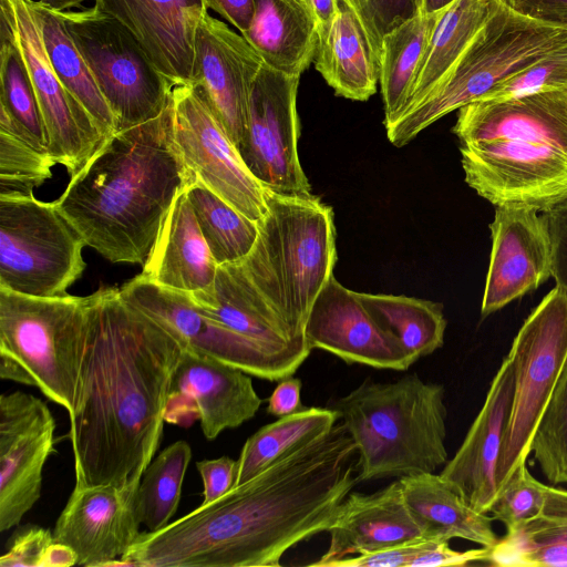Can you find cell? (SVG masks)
<instances>
[{
	"mask_svg": "<svg viewBox=\"0 0 567 567\" xmlns=\"http://www.w3.org/2000/svg\"><path fill=\"white\" fill-rule=\"evenodd\" d=\"M550 90H567V43L503 81L482 100H504Z\"/></svg>",
	"mask_w": 567,
	"mask_h": 567,
	"instance_id": "42",
	"label": "cell"
},
{
	"mask_svg": "<svg viewBox=\"0 0 567 567\" xmlns=\"http://www.w3.org/2000/svg\"><path fill=\"white\" fill-rule=\"evenodd\" d=\"M326 40L318 44L315 65L336 95L367 101L377 91L380 62L357 14L342 0Z\"/></svg>",
	"mask_w": 567,
	"mask_h": 567,
	"instance_id": "29",
	"label": "cell"
},
{
	"mask_svg": "<svg viewBox=\"0 0 567 567\" xmlns=\"http://www.w3.org/2000/svg\"><path fill=\"white\" fill-rule=\"evenodd\" d=\"M0 28L10 34L24 61L43 120L49 154L73 177L105 137L58 78L44 47L34 0H0Z\"/></svg>",
	"mask_w": 567,
	"mask_h": 567,
	"instance_id": "13",
	"label": "cell"
},
{
	"mask_svg": "<svg viewBox=\"0 0 567 567\" xmlns=\"http://www.w3.org/2000/svg\"><path fill=\"white\" fill-rule=\"evenodd\" d=\"M305 334L311 349L328 351L348 364L398 371L413 364L399 341L368 312L358 292L334 276L315 300Z\"/></svg>",
	"mask_w": 567,
	"mask_h": 567,
	"instance_id": "20",
	"label": "cell"
},
{
	"mask_svg": "<svg viewBox=\"0 0 567 567\" xmlns=\"http://www.w3.org/2000/svg\"><path fill=\"white\" fill-rule=\"evenodd\" d=\"M534 461L554 485H567V361L534 434Z\"/></svg>",
	"mask_w": 567,
	"mask_h": 567,
	"instance_id": "39",
	"label": "cell"
},
{
	"mask_svg": "<svg viewBox=\"0 0 567 567\" xmlns=\"http://www.w3.org/2000/svg\"><path fill=\"white\" fill-rule=\"evenodd\" d=\"M86 326L69 415L75 486L137 489L162 440L184 344L117 288L86 296Z\"/></svg>",
	"mask_w": 567,
	"mask_h": 567,
	"instance_id": "2",
	"label": "cell"
},
{
	"mask_svg": "<svg viewBox=\"0 0 567 567\" xmlns=\"http://www.w3.org/2000/svg\"><path fill=\"white\" fill-rule=\"evenodd\" d=\"M261 403L248 373L184 347L164 419L182 427L199 421L204 436L212 441L252 419Z\"/></svg>",
	"mask_w": 567,
	"mask_h": 567,
	"instance_id": "17",
	"label": "cell"
},
{
	"mask_svg": "<svg viewBox=\"0 0 567 567\" xmlns=\"http://www.w3.org/2000/svg\"><path fill=\"white\" fill-rule=\"evenodd\" d=\"M567 43V29L522 17L495 0L489 18L444 76L414 105L385 125L396 147Z\"/></svg>",
	"mask_w": 567,
	"mask_h": 567,
	"instance_id": "7",
	"label": "cell"
},
{
	"mask_svg": "<svg viewBox=\"0 0 567 567\" xmlns=\"http://www.w3.org/2000/svg\"><path fill=\"white\" fill-rule=\"evenodd\" d=\"M0 30V106L48 148L43 120L24 61L10 34L3 28Z\"/></svg>",
	"mask_w": 567,
	"mask_h": 567,
	"instance_id": "38",
	"label": "cell"
},
{
	"mask_svg": "<svg viewBox=\"0 0 567 567\" xmlns=\"http://www.w3.org/2000/svg\"><path fill=\"white\" fill-rule=\"evenodd\" d=\"M84 247L54 202L0 196V287L35 297L66 295L86 267Z\"/></svg>",
	"mask_w": 567,
	"mask_h": 567,
	"instance_id": "9",
	"label": "cell"
},
{
	"mask_svg": "<svg viewBox=\"0 0 567 567\" xmlns=\"http://www.w3.org/2000/svg\"><path fill=\"white\" fill-rule=\"evenodd\" d=\"M302 383L291 375L281 380L268 399L267 412L282 417L303 408L300 401Z\"/></svg>",
	"mask_w": 567,
	"mask_h": 567,
	"instance_id": "50",
	"label": "cell"
},
{
	"mask_svg": "<svg viewBox=\"0 0 567 567\" xmlns=\"http://www.w3.org/2000/svg\"><path fill=\"white\" fill-rule=\"evenodd\" d=\"M338 421V413L329 406H303L260 427L247 439L241 449L233 487L249 481L293 451L324 436Z\"/></svg>",
	"mask_w": 567,
	"mask_h": 567,
	"instance_id": "32",
	"label": "cell"
},
{
	"mask_svg": "<svg viewBox=\"0 0 567 567\" xmlns=\"http://www.w3.org/2000/svg\"><path fill=\"white\" fill-rule=\"evenodd\" d=\"M318 25V44L322 43L337 13L336 0H308Z\"/></svg>",
	"mask_w": 567,
	"mask_h": 567,
	"instance_id": "52",
	"label": "cell"
},
{
	"mask_svg": "<svg viewBox=\"0 0 567 567\" xmlns=\"http://www.w3.org/2000/svg\"><path fill=\"white\" fill-rule=\"evenodd\" d=\"M204 485L203 505L212 503L233 488L236 477L237 461L221 456L196 463Z\"/></svg>",
	"mask_w": 567,
	"mask_h": 567,
	"instance_id": "47",
	"label": "cell"
},
{
	"mask_svg": "<svg viewBox=\"0 0 567 567\" xmlns=\"http://www.w3.org/2000/svg\"><path fill=\"white\" fill-rule=\"evenodd\" d=\"M136 492L112 485L74 486L56 519L54 540L75 551L78 565L117 566L141 534Z\"/></svg>",
	"mask_w": 567,
	"mask_h": 567,
	"instance_id": "21",
	"label": "cell"
},
{
	"mask_svg": "<svg viewBox=\"0 0 567 567\" xmlns=\"http://www.w3.org/2000/svg\"><path fill=\"white\" fill-rule=\"evenodd\" d=\"M59 12L115 117L117 131L163 112L174 85L121 23L95 7Z\"/></svg>",
	"mask_w": 567,
	"mask_h": 567,
	"instance_id": "11",
	"label": "cell"
},
{
	"mask_svg": "<svg viewBox=\"0 0 567 567\" xmlns=\"http://www.w3.org/2000/svg\"><path fill=\"white\" fill-rule=\"evenodd\" d=\"M535 207L496 206L489 224L492 250L481 315L486 317L553 277L546 220Z\"/></svg>",
	"mask_w": 567,
	"mask_h": 567,
	"instance_id": "18",
	"label": "cell"
},
{
	"mask_svg": "<svg viewBox=\"0 0 567 567\" xmlns=\"http://www.w3.org/2000/svg\"><path fill=\"white\" fill-rule=\"evenodd\" d=\"M264 62L246 39L208 13L195 39L193 82L239 148L247 127L251 87Z\"/></svg>",
	"mask_w": 567,
	"mask_h": 567,
	"instance_id": "19",
	"label": "cell"
},
{
	"mask_svg": "<svg viewBox=\"0 0 567 567\" xmlns=\"http://www.w3.org/2000/svg\"><path fill=\"white\" fill-rule=\"evenodd\" d=\"M446 540L423 537L332 563L329 567H410L422 551Z\"/></svg>",
	"mask_w": 567,
	"mask_h": 567,
	"instance_id": "44",
	"label": "cell"
},
{
	"mask_svg": "<svg viewBox=\"0 0 567 567\" xmlns=\"http://www.w3.org/2000/svg\"><path fill=\"white\" fill-rule=\"evenodd\" d=\"M553 249V278L567 290V197L543 212Z\"/></svg>",
	"mask_w": 567,
	"mask_h": 567,
	"instance_id": "46",
	"label": "cell"
},
{
	"mask_svg": "<svg viewBox=\"0 0 567 567\" xmlns=\"http://www.w3.org/2000/svg\"><path fill=\"white\" fill-rule=\"evenodd\" d=\"M55 161L30 141L0 131V196L33 194L52 176Z\"/></svg>",
	"mask_w": 567,
	"mask_h": 567,
	"instance_id": "40",
	"label": "cell"
},
{
	"mask_svg": "<svg viewBox=\"0 0 567 567\" xmlns=\"http://www.w3.org/2000/svg\"><path fill=\"white\" fill-rule=\"evenodd\" d=\"M445 390L406 374L365 379L328 406L338 413L358 453V482L434 473L447 462Z\"/></svg>",
	"mask_w": 567,
	"mask_h": 567,
	"instance_id": "5",
	"label": "cell"
},
{
	"mask_svg": "<svg viewBox=\"0 0 567 567\" xmlns=\"http://www.w3.org/2000/svg\"><path fill=\"white\" fill-rule=\"evenodd\" d=\"M207 9H212L241 33L251 24L256 3L255 0H205Z\"/></svg>",
	"mask_w": 567,
	"mask_h": 567,
	"instance_id": "51",
	"label": "cell"
},
{
	"mask_svg": "<svg viewBox=\"0 0 567 567\" xmlns=\"http://www.w3.org/2000/svg\"><path fill=\"white\" fill-rule=\"evenodd\" d=\"M513 12L536 22L567 29V0H497Z\"/></svg>",
	"mask_w": 567,
	"mask_h": 567,
	"instance_id": "48",
	"label": "cell"
},
{
	"mask_svg": "<svg viewBox=\"0 0 567 567\" xmlns=\"http://www.w3.org/2000/svg\"><path fill=\"white\" fill-rule=\"evenodd\" d=\"M251 24L241 33L269 68L300 76L316 58L318 25L302 0H255Z\"/></svg>",
	"mask_w": 567,
	"mask_h": 567,
	"instance_id": "27",
	"label": "cell"
},
{
	"mask_svg": "<svg viewBox=\"0 0 567 567\" xmlns=\"http://www.w3.org/2000/svg\"><path fill=\"white\" fill-rule=\"evenodd\" d=\"M514 393V371L505 357L463 443L440 473L471 507L481 513L489 512L497 494L496 467Z\"/></svg>",
	"mask_w": 567,
	"mask_h": 567,
	"instance_id": "23",
	"label": "cell"
},
{
	"mask_svg": "<svg viewBox=\"0 0 567 567\" xmlns=\"http://www.w3.org/2000/svg\"><path fill=\"white\" fill-rule=\"evenodd\" d=\"M94 7L121 23L174 86L192 84L205 0H95Z\"/></svg>",
	"mask_w": 567,
	"mask_h": 567,
	"instance_id": "22",
	"label": "cell"
},
{
	"mask_svg": "<svg viewBox=\"0 0 567 567\" xmlns=\"http://www.w3.org/2000/svg\"><path fill=\"white\" fill-rule=\"evenodd\" d=\"M328 533L327 551L309 566L329 567L349 556L433 538L411 513L400 480L372 494L349 493Z\"/></svg>",
	"mask_w": 567,
	"mask_h": 567,
	"instance_id": "24",
	"label": "cell"
},
{
	"mask_svg": "<svg viewBox=\"0 0 567 567\" xmlns=\"http://www.w3.org/2000/svg\"><path fill=\"white\" fill-rule=\"evenodd\" d=\"M357 14L379 62L384 35L421 13V0H342Z\"/></svg>",
	"mask_w": 567,
	"mask_h": 567,
	"instance_id": "43",
	"label": "cell"
},
{
	"mask_svg": "<svg viewBox=\"0 0 567 567\" xmlns=\"http://www.w3.org/2000/svg\"><path fill=\"white\" fill-rule=\"evenodd\" d=\"M172 104L174 140L195 179L246 217L261 220L266 188L246 167L198 86L175 85Z\"/></svg>",
	"mask_w": 567,
	"mask_h": 567,
	"instance_id": "15",
	"label": "cell"
},
{
	"mask_svg": "<svg viewBox=\"0 0 567 567\" xmlns=\"http://www.w3.org/2000/svg\"><path fill=\"white\" fill-rule=\"evenodd\" d=\"M49 60L65 89L92 116L105 138L117 132L115 117L59 11L34 1Z\"/></svg>",
	"mask_w": 567,
	"mask_h": 567,
	"instance_id": "33",
	"label": "cell"
},
{
	"mask_svg": "<svg viewBox=\"0 0 567 567\" xmlns=\"http://www.w3.org/2000/svg\"><path fill=\"white\" fill-rule=\"evenodd\" d=\"M188 293L208 316L241 336L274 348L312 350L265 301L240 260L218 265L209 287Z\"/></svg>",
	"mask_w": 567,
	"mask_h": 567,
	"instance_id": "25",
	"label": "cell"
},
{
	"mask_svg": "<svg viewBox=\"0 0 567 567\" xmlns=\"http://www.w3.org/2000/svg\"><path fill=\"white\" fill-rule=\"evenodd\" d=\"M453 133L465 182L496 206L540 213L567 197V90L481 100L457 110Z\"/></svg>",
	"mask_w": 567,
	"mask_h": 567,
	"instance_id": "4",
	"label": "cell"
},
{
	"mask_svg": "<svg viewBox=\"0 0 567 567\" xmlns=\"http://www.w3.org/2000/svg\"><path fill=\"white\" fill-rule=\"evenodd\" d=\"M357 447L341 422L218 499L138 535L124 566H280L296 544L331 527L358 483Z\"/></svg>",
	"mask_w": 567,
	"mask_h": 567,
	"instance_id": "1",
	"label": "cell"
},
{
	"mask_svg": "<svg viewBox=\"0 0 567 567\" xmlns=\"http://www.w3.org/2000/svg\"><path fill=\"white\" fill-rule=\"evenodd\" d=\"M193 182L174 140L171 97L156 117L105 138L54 203L85 246L114 264L144 265Z\"/></svg>",
	"mask_w": 567,
	"mask_h": 567,
	"instance_id": "3",
	"label": "cell"
},
{
	"mask_svg": "<svg viewBox=\"0 0 567 567\" xmlns=\"http://www.w3.org/2000/svg\"><path fill=\"white\" fill-rule=\"evenodd\" d=\"M266 203L257 240L240 261L265 301L307 341L310 309L337 260L333 212L313 194L285 196L266 189Z\"/></svg>",
	"mask_w": 567,
	"mask_h": 567,
	"instance_id": "6",
	"label": "cell"
},
{
	"mask_svg": "<svg viewBox=\"0 0 567 567\" xmlns=\"http://www.w3.org/2000/svg\"><path fill=\"white\" fill-rule=\"evenodd\" d=\"M488 549H471L457 551L450 547L449 542L439 543L429 549L420 553L411 563L410 567H439V566H467L486 561Z\"/></svg>",
	"mask_w": 567,
	"mask_h": 567,
	"instance_id": "49",
	"label": "cell"
},
{
	"mask_svg": "<svg viewBox=\"0 0 567 567\" xmlns=\"http://www.w3.org/2000/svg\"><path fill=\"white\" fill-rule=\"evenodd\" d=\"M190 458L189 444L181 440L164 449L145 470L136 492L135 509L148 532L168 525L177 511Z\"/></svg>",
	"mask_w": 567,
	"mask_h": 567,
	"instance_id": "37",
	"label": "cell"
},
{
	"mask_svg": "<svg viewBox=\"0 0 567 567\" xmlns=\"http://www.w3.org/2000/svg\"><path fill=\"white\" fill-rule=\"evenodd\" d=\"M86 331V297H35L0 287V378L37 386L70 415Z\"/></svg>",
	"mask_w": 567,
	"mask_h": 567,
	"instance_id": "8",
	"label": "cell"
},
{
	"mask_svg": "<svg viewBox=\"0 0 567 567\" xmlns=\"http://www.w3.org/2000/svg\"><path fill=\"white\" fill-rule=\"evenodd\" d=\"M399 480L411 513L429 536L446 542L462 538L485 548L498 542L493 517L471 507L440 474L420 473Z\"/></svg>",
	"mask_w": 567,
	"mask_h": 567,
	"instance_id": "28",
	"label": "cell"
},
{
	"mask_svg": "<svg viewBox=\"0 0 567 567\" xmlns=\"http://www.w3.org/2000/svg\"><path fill=\"white\" fill-rule=\"evenodd\" d=\"M547 487L530 474L526 463L520 464L498 489L488 513L512 532L539 513Z\"/></svg>",
	"mask_w": 567,
	"mask_h": 567,
	"instance_id": "41",
	"label": "cell"
},
{
	"mask_svg": "<svg viewBox=\"0 0 567 567\" xmlns=\"http://www.w3.org/2000/svg\"><path fill=\"white\" fill-rule=\"evenodd\" d=\"M494 566L567 567V489L547 487L539 513L488 549Z\"/></svg>",
	"mask_w": 567,
	"mask_h": 567,
	"instance_id": "30",
	"label": "cell"
},
{
	"mask_svg": "<svg viewBox=\"0 0 567 567\" xmlns=\"http://www.w3.org/2000/svg\"><path fill=\"white\" fill-rule=\"evenodd\" d=\"M187 187L174 199L141 275L159 286L194 292L212 285L218 265L203 237Z\"/></svg>",
	"mask_w": 567,
	"mask_h": 567,
	"instance_id": "26",
	"label": "cell"
},
{
	"mask_svg": "<svg viewBox=\"0 0 567 567\" xmlns=\"http://www.w3.org/2000/svg\"><path fill=\"white\" fill-rule=\"evenodd\" d=\"M515 393L496 467L497 492L526 463L539 421L567 361V290L556 285L530 312L507 354Z\"/></svg>",
	"mask_w": 567,
	"mask_h": 567,
	"instance_id": "10",
	"label": "cell"
},
{
	"mask_svg": "<svg viewBox=\"0 0 567 567\" xmlns=\"http://www.w3.org/2000/svg\"><path fill=\"white\" fill-rule=\"evenodd\" d=\"M302 1H305V2H307L309 4L308 0H302Z\"/></svg>",
	"mask_w": 567,
	"mask_h": 567,
	"instance_id": "56",
	"label": "cell"
},
{
	"mask_svg": "<svg viewBox=\"0 0 567 567\" xmlns=\"http://www.w3.org/2000/svg\"><path fill=\"white\" fill-rule=\"evenodd\" d=\"M78 565L75 551L61 543H54L48 548L41 567H69Z\"/></svg>",
	"mask_w": 567,
	"mask_h": 567,
	"instance_id": "53",
	"label": "cell"
},
{
	"mask_svg": "<svg viewBox=\"0 0 567 567\" xmlns=\"http://www.w3.org/2000/svg\"><path fill=\"white\" fill-rule=\"evenodd\" d=\"M494 2L454 0L442 10L402 112L417 103L451 69L489 18Z\"/></svg>",
	"mask_w": 567,
	"mask_h": 567,
	"instance_id": "31",
	"label": "cell"
},
{
	"mask_svg": "<svg viewBox=\"0 0 567 567\" xmlns=\"http://www.w3.org/2000/svg\"><path fill=\"white\" fill-rule=\"evenodd\" d=\"M122 298L172 332L185 348L236 367L249 375L280 381L310 353L279 349L241 336L208 316L188 292L159 286L141 274L125 282Z\"/></svg>",
	"mask_w": 567,
	"mask_h": 567,
	"instance_id": "12",
	"label": "cell"
},
{
	"mask_svg": "<svg viewBox=\"0 0 567 567\" xmlns=\"http://www.w3.org/2000/svg\"><path fill=\"white\" fill-rule=\"evenodd\" d=\"M55 420L47 403L14 391L0 398V532L18 525L41 496L54 452Z\"/></svg>",
	"mask_w": 567,
	"mask_h": 567,
	"instance_id": "16",
	"label": "cell"
},
{
	"mask_svg": "<svg viewBox=\"0 0 567 567\" xmlns=\"http://www.w3.org/2000/svg\"><path fill=\"white\" fill-rule=\"evenodd\" d=\"M54 543L53 533L39 526L23 527L12 536L1 567H41L48 548Z\"/></svg>",
	"mask_w": 567,
	"mask_h": 567,
	"instance_id": "45",
	"label": "cell"
},
{
	"mask_svg": "<svg viewBox=\"0 0 567 567\" xmlns=\"http://www.w3.org/2000/svg\"><path fill=\"white\" fill-rule=\"evenodd\" d=\"M299 79L262 64L251 87L246 133L238 148L264 188L285 196L312 195L298 153Z\"/></svg>",
	"mask_w": 567,
	"mask_h": 567,
	"instance_id": "14",
	"label": "cell"
},
{
	"mask_svg": "<svg viewBox=\"0 0 567 567\" xmlns=\"http://www.w3.org/2000/svg\"><path fill=\"white\" fill-rule=\"evenodd\" d=\"M42 4L56 11H68L79 7L85 0H39Z\"/></svg>",
	"mask_w": 567,
	"mask_h": 567,
	"instance_id": "54",
	"label": "cell"
},
{
	"mask_svg": "<svg viewBox=\"0 0 567 567\" xmlns=\"http://www.w3.org/2000/svg\"><path fill=\"white\" fill-rule=\"evenodd\" d=\"M454 0H421V13H434L443 10Z\"/></svg>",
	"mask_w": 567,
	"mask_h": 567,
	"instance_id": "55",
	"label": "cell"
},
{
	"mask_svg": "<svg viewBox=\"0 0 567 567\" xmlns=\"http://www.w3.org/2000/svg\"><path fill=\"white\" fill-rule=\"evenodd\" d=\"M373 319L392 334L414 363L444 343L446 319L443 306L406 296L358 292Z\"/></svg>",
	"mask_w": 567,
	"mask_h": 567,
	"instance_id": "34",
	"label": "cell"
},
{
	"mask_svg": "<svg viewBox=\"0 0 567 567\" xmlns=\"http://www.w3.org/2000/svg\"><path fill=\"white\" fill-rule=\"evenodd\" d=\"M187 195L206 244L217 262L243 260L258 237V223L246 217L195 179Z\"/></svg>",
	"mask_w": 567,
	"mask_h": 567,
	"instance_id": "36",
	"label": "cell"
},
{
	"mask_svg": "<svg viewBox=\"0 0 567 567\" xmlns=\"http://www.w3.org/2000/svg\"><path fill=\"white\" fill-rule=\"evenodd\" d=\"M420 13L403 22L382 40L380 86L384 106V126L402 112L410 97L422 56L441 14Z\"/></svg>",
	"mask_w": 567,
	"mask_h": 567,
	"instance_id": "35",
	"label": "cell"
}]
</instances>
